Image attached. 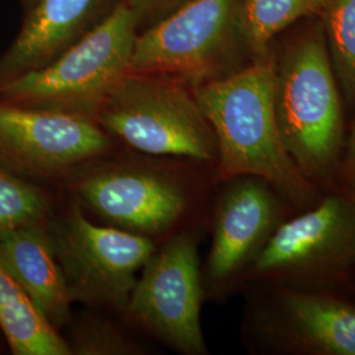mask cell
Returning a JSON list of instances; mask_svg holds the SVG:
<instances>
[{"label":"cell","mask_w":355,"mask_h":355,"mask_svg":"<svg viewBox=\"0 0 355 355\" xmlns=\"http://www.w3.org/2000/svg\"><path fill=\"white\" fill-rule=\"evenodd\" d=\"M139 29L124 0L54 62L0 86V102L95 119L105 98L130 71Z\"/></svg>","instance_id":"obj_6"},{"label":"cell","mask_w":355,"mask_h":355,"mask_svg":"<svg viewBox=\"0 0 355 355\" xmlns=\"http://www.w3.org/2000/svg\"><path fill=\"white\" fill-rule=\"evenodd\" d=\"M0 263L57 331L73 318V300L45 225L16 229L0 239Z\"/></svg>","instance_id":"obj_14"},{"label":"cell","mask_w":355,"mask_h":355,"mask_svg":"<svg viewBox=\"0 0 355 355\" xmlns=\"http://www.w3.org/2000/svg\"><path fill=\"white\" fill-rule=\"evenodd\" d=\"M250 62L242 0H191L139 33L130 73L165 76L195 89Z\"/></svg>","instance_id":"obj_4"},{"label":"cell","mask_w":355,"mask_h":355,"mask_svg":"<svg viewBox=\"0 0 355 355\" xmlns=\"http://www.w3.org/2000/svg\"><path fill=\"white\" fill-rule=\"evenodd\" d=\"M215 133L221 180L255 177L297 205L318 193L287 152L275 114V60L250 62L232 76L192 89Z\"/></svg>","instance_id":"obj_1"},{"label":"cell","mask_w":355,"mask_h":355,"mask_svg":"<svg viewBox=\"0 0 355 355\" xmlns=\"http://www.w3.org/2000/svg\"><path fill=\"white\" fill-rule=\"evenodd\" d=\"M55 209L57 199L46 186L0 164V239L16 229L48 224Z\"/></svg>","instance_id":"obj_18"},{"label":"cell","mask_w":355,"mask_h":355,"mask_svg":"<svg viewBox=\"0 0 355 355\" xmlns=\"http://www.w3.org/2000/svg\"><path fill=\"white\" fill-rule=\"evenodd\" d=\"M257 330L284 349L355 355V306L329 296L284 290L255 318Z\"/></svg>","instance_id":"obj_13"},{"label":"cell","mask_w":355,"mask_h":355,"mask_svg":"<svg viewBox=\"0 0 355 355\" xmlns=\"http://www.w3.org/2000/svg\"><path fill=\"white\" fill-rule=\"evenodd\" d=\"M124 0H37L0 55V86L46 67L86 37Z\"/></svg>","instance_id":"obj_12"},{"label":"cell","mask_w":355,"mask_h":355,"mask_svg":"<svg viewBox=\"0 0 355 355\" xmlns=\"http://www.w3.org/2000/svg\"><path fill=\"white\" fill-rule=\"evenodd\" d=\"M114 150L64 178L62 183L71 200L110 227L150 239L157 245L165 241L179 232L190 212L189 178L167 157Z\"/></svg>","instance_id":"obj_2"},{"label":"cell","mask_w":355,"mask_h":355,"mask_svg":"<svg viewBox=\"0 0 355 355\" xmlns=\"http://www.w3.org/2000/svg\"><path fill=\"white\" fill-rule=\"evenodd\" d=\"M94 120L133 152L198 162L217 159L212 127L192 89L175 79L129 71Z\"/></svg>","instance_id":"obj_5"},{"label":"cell","mask_w":355,"mask_h":355,"mask_svg":"<svg viewBox=\"0 0 355 355\" xmlns=\"http://www.w3.org/2000/svg\"><path fill=\"white\" fill-rule=\"evenodd\" d=\"M216 207L214 239L205 266L214 287L225 286L253 263L278 220V200L266 180L236 177L224 180Z\"/></svg>","instance_id":"obj_11"},{"label":"cell","mask_w":355,"mask_h":355,"mask_svg":"<svg viewBox=\"0 0 355 355\" xmlns=\"http://www.w3.org/2000/svg\"><path fill=\"white\" fill-rule=\"evenodd\" d=\"M355 262V196L331 195L274 229L250 265L258 277L318 279Z\"/></svg>","instance_id":"obj_10"},{"label":"cell","mask_w":355,"mask_h":355,"mask_svg":"<svg viewBox=\"0 0 355 355\" xmlns=\"http://www.w3.org/2000/svg\"><path fill=\"white\" fill-rule=\"evenodd\" d=\"M6 350H8V346H7L6 338H4V336H3V333H1V330H0V354L4 353Z\"/></svg>","instance_id":"obj_22"},{"label":"cell","mask_w":355,"mask_h":355,"mask_svg":"<svg viewBox=\"0 0 355 355\" xmlns=\"http://www.w3.org/2000/svg\"><path fill=\"white\" fill-rule=\"evenodd\" d=\"M282 141L306 179L329 182L343 146V103L321 24L291 41L275 62Z\"/></svg>","instance_id":"obj_3"},{"label":"cell","mask_w":355,"mask_h":355,"mask_svg":"<svg viewBox=\"0 0 355 355\" xmlns=\"http://www.w3.org/2000/svg\"><path fill=\"white\" fill-rule=\"evenodd\" d=\"M0 330L13 355H70L61 333L38 313L1 263Z\"/></svg>","instance_id":"obj_15"},{"label":"cell","mask_w":355,"mask_h":355,"mask_svg":"<svg viewBox=\"0 0 355 355\" xmlns=\"http://www.w3.org/2000/svg\"><path fill=\"white\" fill-rule=\"evenodd\" d=\"M322 31L330 62L346 102L355 104V0H325Z\"/></svg>","instance_id":"obj_19"},{"label":"cell","mask_w":355,"mask_h":355,"mask_svg":"<svg viewBox=\"0 0 355 355\" xmlns=\"http://www.w3.org/2000/svg\"><path fill=\"white\" fill-rule=\"evenodd\" d=\"M252 62L271 58V42L297 20L320 16L325 0H242Z\"/></svg>","instance_id":"obj_17"},{"label":"cell","mask_w":355,"mask_h":355,"mask_svg":"<svg viewBox=\"0 0 355 355\" xmlns=\"http://www.w3.org/2000/svg\"><path fill=\"white\" fill-rule=\"evenodd\" d=\"M46 229L73 303L124 313L137 272L158 245L92 223L74 200L64 209L57 207Z\"/></svg>","instance_id":"obj_7"},{"label":"cell","mask_w":355,"mask_h":355,"mask_svg":"<svg viewBox=\"0 0 355 355\" xmlns=\"http://www.w3.org/2000/svg\"><path fill=\"white\" fill-rule=\"evenodd\" d=\"M346 175L355 186V121L346 153Z\"/></svg>","instance_id":"obj_21"},{"label":"cell","mask_w":355,"mask_h":355,"mask_svg":"<svg viewBox=\"0 0 355 355\" xmlns=\"http://www.w3.org/2000/svg\"><path fill=\"white\" fill-rule=\"evenodd\" d=\"M133 15L139 33L155 26L191 0H125Z\"/></svg>","instance_id":"obj_20"},{"label":"cell","mask_w":355,"mask_h":355,"mask_svg":"<svg viewBox=\"0 0 355 355\" xmlns=\"http://www.w3.org/2000/svg\"><path fill=\"white\" fill-rule=\"evenodd\" d=\"M116 144L89 117L0 102V164L38 184L64 182Z\"/></svg>","instance_id":"obj_9"},{"label":"cell","mask_w":355,"mask_h":355,"mask_svg":"<svg viewBox=\"0 0 355 355\" xmlns=\"http://www.w3.org/2000/svg\"><path fill=\"white\" fill-rule=\"evenodd\" d=\"M204 297L198 243L178 232L158 243L142 267L124 315L141 331L183 355H205L200 324Z\"/></svg>","instance_id":"obj_8"},{"label":"cell","mask_w":355,"mask_h":355,"mask_svg":"<svg viewBox=\"0 0 355 355\" xmlns=\"http://www.w3.org/2000/svg\"><path fill=\"white\" fill-rule=\"evenodd\" d=\"M20 1H21V4H23V7H24V10H26V12L29 8H32V6H33L37 0H20Z\"/></svg>","instance_id":"obj_23"},{"label":"cell","mask_w":355,"mask_h":355,"mask_svg":"<svg viewBox=\"0 0 355 355\" xmlns=\"http://www.w3.org/2000/svg\"><path fill=\"white\" fill-rule=\"evenodd\" d=\"M107 309L87 308L61 331L70 355H146L152 347Z\"/></svg>","instance_id":"obj_16"}]
</instances>
